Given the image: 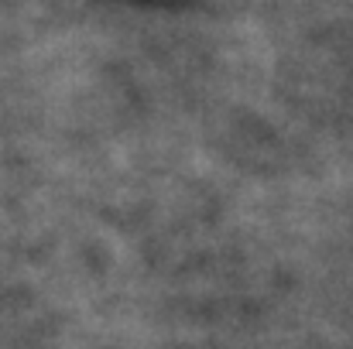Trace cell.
Here are the masks:
<instances>
[]
</instances>
